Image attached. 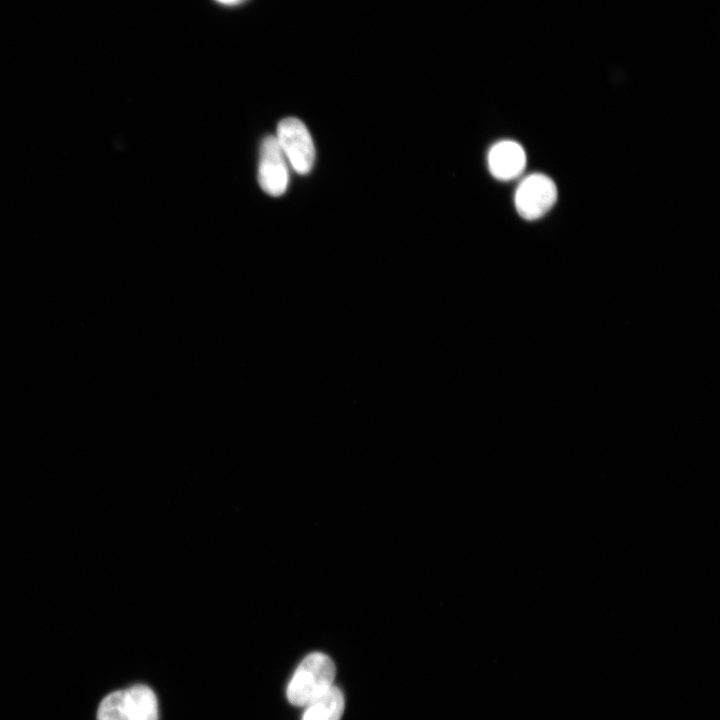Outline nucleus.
Listing matches in <instances>:
<instances>
[{"mask_svg":"<svg viewBox=\"0 0 720 720\" xmlns=\"http://www.w3.org/2000/svg\"><path fill=\"white\" fill-rule=\"evenodd\" d=\"M220 4L226 5V6H235L238 4H241L242 2L246 0H215Z\"/></svg>","mask_w":720,"mask_h":720,"instance_id":"8","label":"nucleus"},{"mask_svg":"<svg viewBox=\"0 0 720 720\" xmlns=\"http://www.w3.org/2000/svg\"><path fill=\"white\" fill-rule=\"evenodd\" d=\"M258 180L261 188L271 196L282 195L288 186L286 158L275 136H267L260 147Z\"/></svg>","mask_w":720,"mask_h":720,"instance_id":"5","label":"nucleus"},{"mask_svg":"<svg viewBox=\"0 0 720 720\" xmlns=\"http://www.w3.org/2000/svg\"><path fill=\"white\" fill-rule=\"evenodd\" d=\"M275 137L292 168L300 175L308 174L314 165L315 147L306 125L298 118H285Z\"/></svg>","mask_w":720,"mask_h":720,"instance_id":"3","label":"nucleus"},{"mask_svg":"<svg viewBox=\"0 0 720 720\" xmlns=\"http://www.w3.org/2000/svg\"><path fill=\"white\" fill-rule=\"evenodd\" d=\"M526 153L523 147L513 140L495 143L487 156L491 175L500 181H510L518 177L526 166Z\"/></svg>","mask_w":720,"mask_h":720,"instance_id":"6","label":"nucleus"},{"mask_svg":"<svg viewBox=\"0 0 720 720\" xmlns=\"http://www.w3.org/2000/svg\"><path fill=\"white\" fill-rule=\"evenodd\" d=\"M345 707L342 691L333 685L305 706L301 720H340Z\"/></svg>","mask_w":720,"mask_h":720,"instance_id":"7","label":"nucleus"},{"mask_svg":"<svg viewBox=\"0 0 720 720\" xmlns=\"http://www.w3.org/2000/svg\"><path fill=\"white\" fill-rule=\"evenodd\" d=\"M158 701L153 690L136 684L107 694L99 703L97 720H158Z\"/></svg>","mask_w":720,"mask_h":720,"instance_id":"2","label":"nucleus"},{"mask_svg":"<svg viewBox=\"0 0 720 720\" xmlns=\"http://www.w3.org/2000/svg\"><path fill=\"white\" fill-rule=\"evenodd\" d=\"M335 675V665L327 655L320 652L307 655L287 686L288 701L292 705L305 707L334 685Z\"/></svg>","mask_w":720,"mask_h":720,"instance_id":"1","label":"nucleus"},{"mask_svg":"<svg viewBox=\"0 0 720 720\" xmlns=\"http://www.w3.org/2000/svg\"><path fill=\"white\" fill-rule=\"evenodd\" d=\"M557 187L554 181L544 174H531L518 185L514 202L518 214L526 220H535L544 216L555 204Z\"/></svg>","mask_w":720,"mask_h":720,"instance_id":"4","label":"nucleus"}]
</instances>
